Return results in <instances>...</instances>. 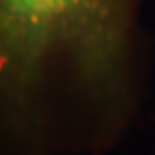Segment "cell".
Wrapping results in <instances>:
<instances>
[{
	"mask_svg": "<svg viewBox=\"0 0 155 155\" xmlns=\"http://www.w3.org/2000/svg\"><path fill=\"white\" fill-rule=\"evenodd\" d=\"M137 0H0V118L32 124L52 101L112 107Z\"/></svg>",
	"mask_w": 155,
	"mask_h": 155,
	"instance_id": "cell-1",
	"label": "cell"
}]
</instances>
